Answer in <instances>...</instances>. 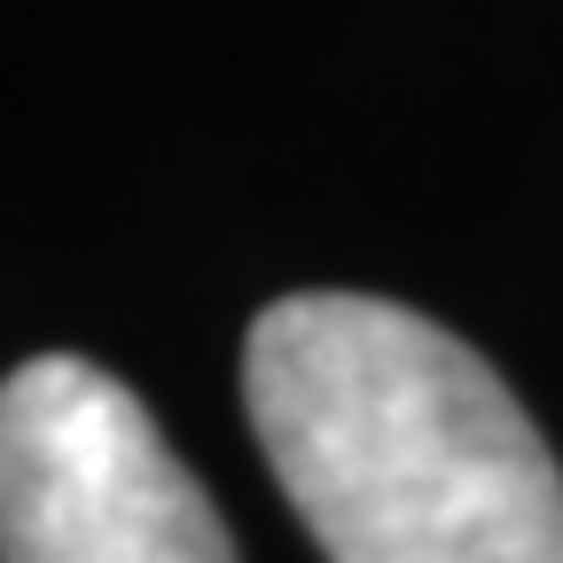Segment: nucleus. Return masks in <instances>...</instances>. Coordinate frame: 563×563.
<instances>
[{
    "mask_svg": "<svg viewBox=\"0 0 563 563\" xmlns=\"http://www.w3.org/2000/svg\"><path fill=\"white\" fill-rule=\"evenodd\" d=\"M251 431L329 563H563V470L431 313L298 290L251 321Z\"/></svg>",
    "mask_w": 563,
    "mask_h": 563,
    "instance_id": "1",
    "label": "nucleus"
},
{
    "mask_svg": "<svg viewBox=\"0 0 563 563\" xmlns=\"http://www.w3.org/2000/svg\"><path fill=\"white\" fill-rule=\"evenodd\" d=\"M0 563H235V540L110 368L40 352L0 384Z\"/></svg>",
    "mask_w": 563,
    "mask_h": 563,
    "instance_id": "2",
    "label": "nucleus"
}]
</instances>
